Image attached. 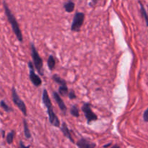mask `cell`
<instances>
[{
    "mask_svg": "<svg viewBox=\"0 0 148 148\" xmlns=\"http://www.w3.org/2000/svg\"><path fill=\"white\" fill-rule=\"evenodd\" d=\"M20 147H26V146L23 145V142H20Z\"/></svg>",
    "mask_w": 148,
    "mask_h": 148,
    "instance_id": "obj_22",
    "label": "cell"
},
{
    "mask_svg": "<svg viewBox=\"0 0 148 148\" xmlns=\"http://www.w3.org/2000/svg\"><path fill=\"white\" fill-rule=\"evenodd\" d=\"M82 111L84 113L85 119L87 120V123L90 124V122L98 120V116L91 109V105L89 103H85L82 106Z\"/></svg>",
    "mask_w": 148,
    "mask_h": 148,
    "instance_id": "obj_6",
    "label": "cell"
},
{
    "mask_svg": "<svg viewBox=\"0 0 148 148\" xmlns=\"http://www.w3.org/2000/svg\"><path fill=\"white\" fill-rule=\"evenodd\" d=\"M12 101L14 102V103L17 106V108L24 114V116H26L27 115L26 106L25 104V103L23 102V100L20 98V96L17 94V90H16V89L14 88H12Z\"/></svg>",
    "mask_w": 148,
    "mask_h": 148,
    "instance_id": "obj_5",
    "label": "cell"
},
{
    "mask_svg": "<svg viewBox=\"0 0 148 148\" xmlns=\"http://www.w3.org/2000/svg\"><path fill=\"white\" fill-rule=\"evenodd\" d=\"M53 98H54L55 101L56 102V103L59 106L60 110L62 111V113H63L64 115H66V111H67V108H66L64 102L63 100L62 99V98H61L60 95H59V93L54 91V92H53Z\"/></svg>",
    "mask_w": 148,
    "mask_h": 148,
    "instance_id": "obj_8",
    "label": "cell"
},
{
    "mask_svg": "<svg viewBox=\"0 0 148 148\" xmlns=\"http://www.w3.org/2000/svg\"><path fill=\"white\" fill-rule=\"evenodd\" d=\"M70 114L73 116L74 117H77L79 116V108L76 106H72V108H70Z\"/></svg>",
    "mask_w": 148,
    "mask_h": 148,
    "instance_id": "obj_19",
    "label": "cell"
},
{
    "mask_svg": "<svg viewBox=\"0 0 148 148\" xmlns=\"http://www.w3.org/2000/svg\"><path fill=\"white\" fill-rule=\"evenodd\" d=\"M75 7V4L72 1L69 0V1H67L66 2L64 3V8L65 9V11L66 12L71 13L74 11Z\"/></svg>",
    "mask_w": 148,
    "mask_h": 148,
    "instance_id": "obj_11",
    "label": "cell"
},
{
    "mask_svg": "<svg viewBox=\"0 0 148 148\" xmlns=\"http://www.w3.org/2000/svg\"><path fill=\"white\" fill-rule=\"evenodd\" d=\"M14 135H15V132L14 130H12L10 133L7 135L6 137V140H7V143L9 145H11L13 143V140H14Z\"/></svg>",
    "mask_w": 148,
    "mask_h": 148,
    "instance_id": "obj_18",
    "label": "cell"
},
{
    "mask_svg": "<svg viewBox=\"0 0 148 148\" xmlns=\"http://www.w3.org/2000/svg\"><path fill=\"white\" fill-rule=\"evenodd\" d=\"M30 50H31V56L32 58H33V65H34L35 69L38 71V72L40 75H43V59H42L41 57L40 56L37 49H36V47H35L33 43H31V44H30Z\"/></svg>",
    "mask_w": 148,
    "mask_h": 148,
    "instance_id": "obj_3",
    "label": "cell"
},
{
    "mask_svg": "<svg viewBox=\"0 0 148 148\" xmlns=\"http://www.w3.org/2000/svg\"><path fill=\"white\" fill-rule=\"evenodd\" d=\"M47 64L48 66H49V69H50L51 71L54 69L55 66H56V60H55L53 56L50 55V56H49V59H48L47 61Z\"/></svg>",
    "mask_w": 148,
    "mask_h": 148,
    "instance_id": "obj_13",
    "label": "cell"
},
{
    "mask_svg": "<svg viewBox=\"0 0 148 148\" xmlns=\"http://www.w3.org/2000/svg\"><path fill=\"white\" fill-rule=\"evenodd\" d=\"M67 95H68V97H69V99H71V100H74L77 98L76 94H75V92L74 90H69V92H68Z\"/></svg>",
    "mask_w": 148,
    "mask_h": 148,
    "instance_id": "obj_20",
    "label": "cell"
},
{
    "mask_svg": "<svg viewBox=\"0 0 148 148\" xmlns=\"http://www.w3.org/2000/svg\"><path fill=\"white\" fill-rule=\"evenodd\" d=\"M143 119H144L145 121L148 122V108L144 112V114H143Z\"/></svg>",
    "mask_w": 148,
    "mask_h": 148,
    "instance_id": "obj_21",
    "label": "cell"
},
{
    "mask_svg": "<svg viewBox=\"0 0 148 148\" xmlns=\"http://www.w3.org/2000/svg\"><path fill=\"white\" fill-rule=\"evenodd\" d=\"M3 6H4V12H5L6 16L7 17V20H8L9 23H10L12 26V29L13 32L15 34L16 38H17V40L20 42L23 41V34H22V31L20 28V26H19L18 23H17V20H16L15 17H14V14H12V11L10 10V9L9 8L8 5L6 3V1H3Z\"/></svg>",
    "mask_w": 148,
    "mask_h": 148,
    "instance_id": "obj_2",
    "label": "cell"
},
{
    "mask_svg": "<svg viewBox=\"0 0 148 148\" xmlns=\"http://www.w3.org/2000/svg\"><path fill=\"white\" fill-rule=\"evenodd\" d=\"M52 79L56 83H57L59 85H66V80H64V79H62V77H60L59 76H58L57 75H53L52 77Z\"/></svg>",
    "mask_w": 148,
    "mask_h": 148,
    "instance_id": "obj_15",
    "label": "cell"
},
{
    "mask_svg": "<svg viewBox=\"0 0 148 148\" xmlns=\"http://www.w3.org/2000/svg\"><path fill=\"white\" fill-rule=\"evenodd\" d=\"M27 66L29 68V77L33 85L36 87H39L41 85L42 80L38 75H37L35 72V67L33 66V63L32 62H28Z\"/></svg>",
    "mask_w": 148,
    "mask_h": 148,
    "instance_id": "obj_7",
    "label": "cell"
},
{
    "mask_svg": "<svg viewBox=\"0 0 148 148\" xmlns=\"http://www.w3.org/2000/svg\"><path fill=\"white\" fill-rule=\"evenodd\" d=\"M77 146L79 148H93L96 147V145L88 141L86 139L82 138L77 143Z\"/></svg>",
    "mask_w": 148,
    "mask_h": 148,
    "instance_id": "obj_9",
    "label": "cell"
},
{
    "mask_svg": "<svg viewBox=\"0 0 148 148\" xmlns=\"http://www.w3.org/2000/svg\"><path fill=\"white\" fill-rule=\"evenodd\" d=\"M59 92L62 96H66L69 92V89H68L66 85H60L59 88Z\"/></svg>",
    "mask_w": 148,
    "mask_h": 148,
    "instance_id": "obj_16",
    "label": "cell"
},
{
    "mask_svg": "<svg viewBox=\"0 0 148 148\" xmlns=\"http://www.w3.org/2000/svg\"><path fill=\"white\" fill-rule=\"evenodd\" d=\"M0 106H1V108H2L4 110V111H6L7 113L12 112L13 111L12 108L11 107L9 106L7 104V103H6L4 101H0Z\"/></svg>",
    "mask_w": 148,
    "mask_h": 148,
    "instance_id": "obj_17",
    "label": "cell"
},
{
    "mask_svg": "<svg viewBox=\"0 0 148 148\" xmlns=\"http://www.w3.org/2000/svg\"><path fill=\"white\" fill-rule=\"evenodd\" d=\"M111 143H110V144H108V145H106L103 146V147H111Z\"/></svg>",
    "mask_w": 148,
    "mask_h": 148,
    "instance_id": "obj_23",
    "label": "cell"
},
{
    "mask_svg": "<svg viewBox=\"0 0 148 148\" xmlns=\"http://www.w3.org/2000/svg\"><path fill=\"white\" fill-rule=\"evenodd\" d=\"M85 14L83 12H76L73 17L71 30L73 32H79L85 20Z\"/></svg>",
    "mask_w": 148,
    "mask_h": 148,
    "instance_id": "obj_4",
    "label": "cell"
},
{
    "mask_svg": "<svg viewBox=\"0 0 148 148\" xmlns=\"http://www.w3.org/2000/svg\"><path fill=\"white\" fill-rule=\"evenodd\" d=\"M91 1H93V2H96V1H99V0H91Z\"/></svg>",
    "mask_w": 148,
    "mask_h": 148,
    "instance_id": "obj_24",
    "label": "cell"
},
{
    "mask_svg": "<svg viewBox=\"0 0 148 148\" xmlns=\"http://www.w3.org/2000/svg\"><path fill=\"white\" fill-rule=\"evenodd\" d=\"M140 3V11H141V14L143 15V17L145 19V23H146V25L148 27V15H147V13L146 12V10L145 9L144 5L143 4V3L141 1H139Z\"/></svg>",
    "mask_w": 148,
    "mask_h": 148,
    "instance_id": "obj_14",
    "label": "cell"
},
{
    "mask_svg": "<svg viewBox=\"0 0 148 148\" xmlns=\"http://www.w3.org/2000/svg\"><path fill=\"white\" fill-rule=\"evenodd\" d=\"M42 100H43V104L47 108V113L49 115V122L52 126L56 127H60L61 123L59 121V118L55 114L54 111H53V105L51 101L50 98H49V93H48L47 90L46 89L43 90V95H42Z\"/></svg>",
    "mask_w": 148,
    "mask_h": 148,
    "instance_id": "obj_1",
    "label": "cell"
},
{
    "mask_svg": "<svg viewBox=\"0 0 148 148\" xmlns=\"http://www.w3.org/2000/svg\"><path fill=\"white\" fill-rule=\"evenodd\" d=\"M23 130H24V134L26 138L30 139L31 138V133H30V130H29L28 124H27L26 119H23Z\"/></svg>",
    "mask_w": 148,
    "mask_h": 148,
    "instance_id": "obj_12",
    "label": "cell"
},
{
    "mask_svg": "<svg viewBox=\"0 0 148 148\" xmlns=\"http://www.w3.org/2000/svg\"><path fill=\"white\" fill-rule=\"evenodd\" d=\"M61 130H62V132H63L64 135L65 137H67V138L69 139V140H70V141L72 142V143H75V141H74V139L72 138V134H71L70 131H69V130L68 129V127H67V126H66V123H65V122L62 123V127H61Z\"/></svg>",
    "mask_w": 148,
    "mask_h": 148,
    "instance_id": "obj_10",
    "label": "cell"
}]
</instances>
